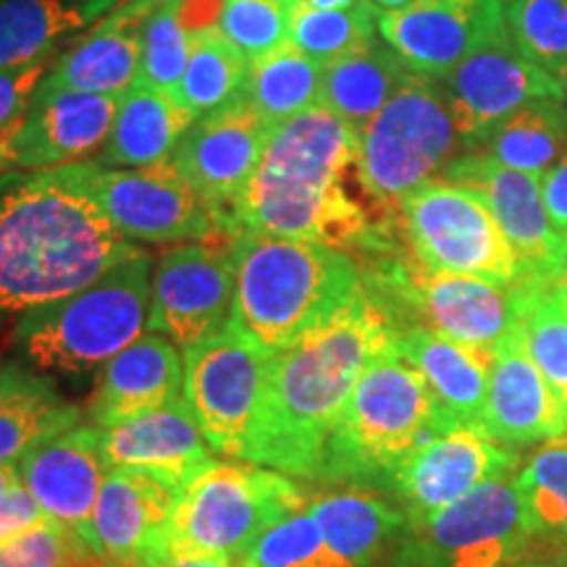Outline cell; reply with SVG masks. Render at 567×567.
<instances>
[{
    "instance_id": "6da1fadb",
    "label": "cell",
    "mask_w": 567,
    "mask_h": 567,
    "mask_svg": "<svg viewBox=\"0 0 567 567\" xmlns=\"http://www.w3.org/2000/svg\"><path fill=\"white\" fill-rule=\"evenodd\" d=\"M358 132L323 105L274 126L252 179L231 208V231H258L360 252H396L386 224H375L347 193Z\"/></svg>"
},
{
    "instance_id": "7a4b0ae2",
    "label": "cell",
    "mask_w": 567,
    "mask_h": 567,
    "mask_svg": "<svg viewBox=\"0 0 567 567\" xmlns=\"http://www.w3.org/2000/svg\"><path fill=\"white\" fill-rule=\"evenodd\" d=\"M394 344V329L365 287L300 339L271 352L264 410L247 463L316 481L326 442L365 365Z\"/></svg>"
},
{
    "instance_id": "3957f363",
    "label": "cell",
    "mask_w": 567,
    "mask_h": 567,
    "mask_svg": "<svg viewBox=\"0 0 567 567\" xmlns=\"http://www.w3.org/2000/svg\"><path fill=\"white\" fill-rule=\"evenodd\" d=\"M137 250L61 168L0 179V323L80 292Z\"/></svg>"
},
{
    "instance_id": "277c9868",
    "label": "cell",
    "mask_w": 567,
    "mask_h": 567,
    "mask_svg": "<svg viewBox=\"0 0 567 567\" xmlns=\"http://www.w3.org/2000/svg\"><path fill=\"white\" fill-rule=\"evenodd\" d=\"M237 287L231 326L279 352L363 292L350 252L316 243L239 231L231 239Z\"/></svg>"
},
{
    "instance_id": "5b68a950",
    "label": "cell",
    "mask_w": 567,
    "mask_h": 567,
    "mask_svg": "<svg viewBox=\"0 0 567 567\" xmlns=\"http://www.w3.org/2000/svg\"><path fill=\"white\" fill-rule=\"evenodd\" d=\"M423 375L392 347L365 365L326 442L316 484L384 488L417 446L455 429Z\"/></svg>"
},
{
    "instance_id": "8992f818",
    "label": "cell",
    "mask_w": 567,
    "mask_h": 567,
    "mask_svg": "<svg viewBox=\"0 0 567 567\" xmlns=\"http://www.w3.org/2000/svg\"><path fill=\"white\" fill-rule=\"evenodd\" d=\"M153 258L134 250L80 292L24 313L13 344L40 371L95 373L151 323Z\"/></svg>"
},
{
    "instance_id": "52a82bcc",
    "label": "cell",
    "mask_w": 567,
    "mask_h": 567,
    "mask_svg": "<svg viewBox=\"0 0 567 567\" xmlns=\"http://www.w3.org/2000/svg\"><path fill=\"white\" fill-rule=\"evenodd\" d=\"M457 151H465L452 122L442 82L410 71L392 101L358 134L354 179L384 213L425 182L439 179Z\"/></svg>"
},
{
    "instance_id": "ba28073f",
    "label": "cell",
    "mask_w": 567,
    "mask_h": 567,
    "mask_svg": "<svg viewBox=\"0 0 567 567\" xmlns=\"http://www.w3.org/2000/svg\"><path fill=\"white\" fill-rule=\"evenodd\" d=\"M308 505V494L271 467L216 463L205 467L176 502L166 557L237 559L279 517Z\"/></svg>"
},
{
    "instance_id": "9c48e42d",
    "label": "cell",
    "mask_w": 567,
    "mask_h": 567,
    "mask_svg": "<svg viewBox=\"0 0 567 567\" xmlns=\"http://www.w3.org/2000/svg\"><path fill=\"white\" fill-rule=\"evenodd\" d=\"M61 172L130 243L184 245L229 239L218 210L172 161L147 168H111L82 161L61 166Z\"/></svg>"
},
{
    "instance_id": "30bf717a",
    "label": "cell",
    "mask_w": 567,
    "mask_h": 567,
    "mask_svg": "<svg viewBox=\"0 0 567 567\" xmlns=\"http://www.w3.org/2000/svg\"><path fill=\"white\" fill-rule=\"evenodd\" d=\"M410 258L429 271L476 276L513 287L526 276L520 258L476 189L444 176L425 182L396 208Z\"/></svg>"
},
{
    "instance_id": "8fae6325",
    "label": "cell",
    "mask_w": 567,
    "mask_h": 567,
    "mask_svg": "<svg viewBox=\"0 0 567 567\" xmlns=\"http://www.w3.org/2000/svg\"><path fill=\"white\" fill-rule=\"evenodd\" d=\"M530 544L515 476H502L434 515L408 520L389 567H513Z\"/></svg>"
},
{
    "instance_id": "7c38bea8",
    "label": "cell",
    "mask_w": 567,
    "mask_h": 567,
    "mask_svg": "<svg viewBox=\"0 0 567 567\" xmlns=\"http://www.w3.org/2000/svg\"><path fill=\"white\" fill-rule=\"evenodd\" d=\"M268 371L271 352L231 323L184 350V400L218 455L250 457Z\"/></svg>"
},
{
    "instance_id": "4fadbf2b",
    "label": "cell",
    "mask_w": 567,
    "mask_h": 567,
    "mask_svg": "<svg viewBox=\"0 0 567 567\" xmlns=\"http://www.w3.org/2000/svg\"><path fill=\"white\" fill-rule=\"evenodd\" d=\"M237 266L229 245L184 243L161 252L153 266L147 331L168 337L184 352L231 321Z\"/></svg>"
},
{
    "instance_id": "5bb4252c",
    "label": "cell",
    "mask_w": 567,
    "mask_h": 567,
    "mask_svg": "<svg viewBox=\"0 0 567 567\" xmlns=\"http://www.w3.org/2000/svg\"><path fill=\"white\" fill-rule=\"evenodd\" d=\"M439 82L467 153L478 151L486 134L526 103L538 97H563L555 76L517 51L509 30L467 55Z\"/></svg>"
},
{
    "instance_id": "9a60e30c",
    "label": "cell",
    "mask_w": 567,
    "mask_h": 567,
    "mask_svg": "<svg viewBox=\"0 0 567 567\" xmlns=\"http://www.w3.org/2000/svg\"><path fill=\"white\" fill-rule=\"evenodd\" d=\"M507 32L502 0H413L379 13V34L415 74L442 80Z\"/></svg>"
},
{
    "instance_id": "2e32d148",
    "label": "cell",
    "mask_w": 567,
    "mask_h": 567,
    "mask_svg": "<svg viewBox=\"0 0 567 567\" xmlns=\"http://www.w3.org/2000/svg\"><path fill=\"white\" fill-rule=\"evenodd\" d=\"M515 452L476 425H455L425 442L394 471L386 492L400 499L408 520L455 505L492 478L513 476Z\"/></svg>"
},
{
    "instance_id": "e0dca14e",
    "label": "cell",
    "mask_w": 567,
    "mask_h": 567,
    "mask_svg": "<svg viewBox=\"0 0 567 567\" xmlns=\"http://www.w3.org/2000/svg\"><path fill=\"white\" fill-rule=\"evenodd\" d=\"M271 132L274 126H268L243 95L195 118L172 155L174 166L218 210L229 239H234L231 208L252 179Z\"/></svg>"
},
{
    "instance_id": "ac0fdd59",
    "label": "cell",
    "mask_w": 567,
    "mask_h": 567,
    "mask_svg": "<svg viewBox=\"0 0 567 567\" xmlns=\"http://www.w3.org/2000/svg\"><path fill=\"white\" fill-rule=\"evenodd\" d=\"M182 492L132 467H109L84 538L113 567H158Z\"/></svg>"
},
{
    "instance_id": "d6986e66",
    "label": "cell",
    "mask_w": 567,
    "mask_h": 567,
    "mask_svg": "<svg viewBox=\"0 0 567 567\" xmlns=\"http://www.w3.org/2000/svg\"><path fill=\"white\" fill-rule=\"evenodd\" d=\"M444 179L476 189L492 208L502 231L520 258L523 271L536 279H551L563 255V239L547 216L542 179L502 166L484 153H465L446 166Z\"/></svg>"
},
{
    "instance_id": "ffe728a7",
    "label": "cell",
    "mask_w": 567,
    "mask_h": 567,
    "mask_svg": "<svg viewBox=\"0 0 567 567\" xmlns=\"http://www.w3.org/2000/svg\"><path fill=\"white\" fill-rule=\"evenodd\" d=\"M19 476L42 513L84 536L109 476L101 431L76 423L48 436L19 460Z\"/></svg>"
},
{
    "instance_id": "44dd1931",
    "label": "cell",
    "mask_w": 567,
    "mask_h": 567,
    "mask_svg": "<svg viewBox=\"0 0 567 567\" xmlns=\"http://www.w3.org/2000/svg\"><path fill=\"white\" fill-rule=\"evenodd\" d=\"M116 109V95L53 90L40 82L13 140L17 166L48 172L82 163L87 155L103 151Z\"/></svg>"
},
{
    "instance_id": "7402d4cb",
    "label": "cell",
    "mask_w": 567,
    "mask_h": 567,
    "mask_svg": "<svg viewBox=\"0 0 567 567\" xmlns=\"http://www.w3.org/2000/svg\"><path fill=\"white\" fill-rule=\"evenodd\" d=\"M101 446L109 467L145 471L179 492L218 460L184 396L101 431Z\"/></svg>"
},
{
    "instance_id": "603a6c76",
    "label": "cell",
    "mask_w": 567,
    "mask_h": 567,
    "mask_svg": "<svg viewBox=\"0 0 567 567\" xmlns=\"http://www.w3.org/2000/svg\"><path fill=\"white\" fill-rule=\"evenodd\" d=\"M182 396L184 352L158 331H145L97 371L87 417L90 425L105 431L130 417L172 405Z\"/></svg>"
},
{
    "instance_id": "cb8c5ba5",
    "label": "cell",
    "mask_w": 567,
    "mask_h": 567,
    "mask_svg": "<svg viewBox=\"0 0 567 567\" xmlns=\"http://www.w3.org/2000/svg\"><path fill=\"white\" fill-rule=\"evenodd\" d=\"M481 431L502 444H534L567 436L565 410L515 329L492 352Z\"/></svg>"
},
{
    "instance_id": "d4e9b609",
    "label": "cell",
    "mask_w": 567,
    "mask_h": 567,
    "mask_svg": "<svg viewBox=\"0 0 567 567\" xmlns=\"http://www.w3.org/2000/svg\"><path fill=\"white\" fill-rule=\"evenodd\" d=\"M394 350L423 375V381L452 421L481 429L494 350L488 352L463 344L457 339L439 334L429 326L396 329Z\"/></svg>"
},
{
    "instance_id": "484cf974",
    "label": "cell",
    "mask_w": 567,
    "mask_h": 567,
    "mask_svg": "<svg viewBox=\"0 0 567 567\" xmlns=\"http://www.w3.org/2000/svg\"><path fill=\"white\" fill-rule=\"evenodd\" d=\"M308 509L331 551L347 567H375L392 555L408 515L371 488L344 486L308 494Z\"/></svg>"
},
{
    "instance_id": "4316f807",
    "label": "cell",
    "mask_w": 567,
    "mask_h": 567,
    "mask_svg": "<svg viewBox=\"0 0 567 567\" xmlns=\"http://www.w3.org/2000/svg\"><path fill=\"white\" fill-rule=\"evenodd\" d=\"M195 116L172 95L134 82L118 97L116 118L95 163L111 168H147L172 161Z\"/></svg>"
},
{
    "instance_id": "83f0119b",
    "label": "cell",
    "mask_w": 567,
    "mask_h": 567,
    "mask_svg": "<svg viewBox=\"0 0 567 567\" xmlns=\"http://www.w3.org/2000/svg\"><path fill=\"white\" fill-rule=\"evenodd\" d=\"M140 74V21L103 19L42 76L53 90L122 97Z\"/></svg>"
},
{
    "instance_id": "f1b7e54d",
    "label": "cell",
    "mask_w": 567,
    "mask_h": 567,
    "mask_svg": "<svg viewBox=\"0 0 567 567\" xmlns=\"http://www.w3.org/2000/svg\"><path fill=\"white\" fill-rule=\"evenodd\" d=\"M410 71L413 69H408L384 40H373L342 59L326 63L321 105L360 134L375 113L392 101Z\"/></svg>"
},
{
    "instance_id": "f546056e",
    "label": "cell",
    "mask_w": 567,
    "mask_h": 567,
    "mask_svg": "<svg viewBox=\"0 0 567 567\" xmlns=\"http://www.w3.org/2000/svg\"><path fill=\"white\" fill-rule=\"evenodd\" d=\"M76 423L80 408L63 400L51 381L21 365L0 368V465H19L32 446Z\"/></svg>"
},
{
    "instance_id": "4dcf8cb0",
    "label": "cell",
    "mask_w": 567,
    "mask_h": 567,
    "mask_svg": "<svg viewBox=\"0 0 567 567\" xmlns=\"http://www.w3.org/2000/svg\"><path fill=\"white\" fill-rule=\"evenodd\" d=\"M567 151V109L563 97H538L502 118L478 151L502 166L542 179Z\"/></svg>"
},
{
    "instance_id": "1f68e13d",
    "label": "cell",
    "mask_w": 567,
    "mask_h": 567,
    "mask_svg": "<svg viewBox=\"0 0 567 567\" xmlns=\"http://www.w3.org/2000/svg\"><path fill=\"white\" fill-rule=\"evenodd\" d=\"M515 331L530 354L559 408L567 415V300L565 292L547 279L523 276L513 284Z\"/></svg>"
},
{
    "instance_id": "d6a6232c",
    "label": "cell",
    "mask_w": 567,
    "mask_h": 567,
    "mask_svg": "<svg viewBox=\"0 0 567 567\" xmlns=\"http://www.w3.org/2000/svg\"><path fill=\"white\" fill-rule=\"evenodd\" d=\"M323 69L321 61L287 42L250 63L245 101L268 126H279L321 105Z\"/></svg>"
},
{
    "instance_id": "836d02e7",
    "label": "cell",
    "mask_w": 567,
    "mask_h": 567,
    "mask_svg": "<svg viewBox=\"0 0 567 567\" xmlns=\"http://www.w3.org/2000/svg\"><path fill=\"white\" fill-rule=\"evenodd\" d=\"M92 24L66 0H0V69L53 59L69 34Z\"/></svg>"
},
{
    "instance_id": "e575fe53",
    "label": "cell",
    "mask_w": 567,
    "mask_h": 567,
    "mask_svg": "<svg viewBox=\"0 0 567 567\" xmlns=\"http://www.w3.org/2000/svg\"><path fill=\"white\" fill-rule=\"evenodd\" d=\"M247 71L250 61L224 38L218 27L195 32L179 84V103L195 118L224 109L245 95Z\"/></svg>"
},
{
    "instance_id": "d590c367",
    "label": "cell",
    "mask_w": 567,
    "mask_h": 567,
    "mask_svg": "<svg viewBox=\"0 0 567 567\" xmlns=\"http://www.w3.org/2000/svg\"><path fill=\"white\" fill-rule=\"evenodd\" d=\"M515 486L528 534L567 549V436L542 446Z\"/></svg>"
},
{
    "instance_id": "8d00e7d4",
    "label": "cell",
    "mask_w": 567,
    "mask_h": 567,
    "mask_svg": "<svg viewBox=\"0 0 567 567\" xmlns=\"http://www.w3.org/2000/svg\"><path fill=\"white\" fill-rule=\"evenodd\" d=\"M287 9L289 42L323 66L375 40L379 11L371 0L352 9H316L305 0H292Z\"/></svg>"
},
{
    "instance_id": "74e56055",
    "label": "cell",
    "mask_w": 567,
    "mask_h": 567,
    "mask_svg": "<svg viewBox=\"0 0 567 567\" xmlns=\"http://www.w3.org/2000/svg\"><path fill=\"white\" fill-rule=\"evenodd\" d=\"M182 0H163L140 21V74L137 84L158 90L179 101V84L189 61L193 34L179 13Z\"/></svg>"
},
{
    "instance_id": "f35d334b",
    "label": "cell",
    "mask_w": 567,
    "mask_h": 567,
    "mask_svg": "<svg viewBox=\"0 0 567 567\" xmlns=\"http://www.w3.org/2000/svg\"><path fill=\"white\" fill-rule=\"evenodd\" d=\"M245 567H347L321 534L308 505L292 509L252 544Z\"/></svg>"
},
{
    "instance_id": "ab89813d",
    "label": "cell",
    "mask_w": 567,
    "mask_h": 567,
    "mask_svg": "<svg viewBox=\"0 0 567 567\" xmlns=\"http://www.w3.org/2000/svg\"><path fill=\"white\" fill-rule=\"evenodd\" d=\"M505 13L517 51L555 76L567 63V0H509Z\"/></svg>"
},
{
    "instance_id": "60d3db41",
    "label": "cell",
    "mask_w": 567,
    "mask_h": 567,
    "mask_svg": "<svg viewBox=\"0 0 567 567\" xmlns=\"http://www.w3.org/2000/svg\"><path fill=\"white\" fill-rule=\"evenodd\" d=\"M0 567H113L76 530L45 520L0 544Z\"/></svg>"
},
{
    "instance_id": "b9f144b4",
    "label": "cell",
    "mask_w": 567,
    "mask_h": 567,
    "mask_svg": "<svg viewBox=\"0 0 567 567\" xmlns=\"http://www.w3.org/2000/svg\"><path fill=\"white\" fill-rule=\"evenodd\" d=\"M218 30L247 61L289 42V9L281 0H226Z\"/></svg>"
},
{
    "instance_id": "7bdbcfd3",
    "label": "cell",
    "mask_w": 567,
    "mask_h": 567,
    "mask_svg": "<svg viewBox=\"0 0 567 567\" xmlns=\"http://www.w3.org/2000/svg\"><path fill=\"white\" fill-rule=\"evenodd\" d=\"M53 66V59H42L24 66L0 69V132L17 124L30 109L34 90Z\"/></svg>"
},
{
    "instance_id": "ee69618b",
    "label": "cell",
    "mask_w": 567,
    "mask_h": 567,
    "mask_svg": "<svg viewBox=\"0 0 567 567\" xmlns=\"http://www.w3.org/2000/svg\"><path fill=\"white\" fill-rule=\"evenodd\" d=\"M45 513L38 505V499L27 492L24 484L13 488L6 496H0V544L11 542L27 530L40 526L45 520Z\"/></svg>"
},
{
    "instance_id": "f6af8a7d",
    "label": "cell",
    "mask_w": 567,
    "mask_h": 567,
    "mask_svg": "<svg viewBox=\"0 0 567 567\" xmlns=\"http://www.w3.org/2000/svg\"><path fill=\"white\" fill-rule=\"evenodd\" d=\"M542 195L557 237L563 239V245H567V151L563 158L542 176Z\"/></svg>"
},
{
    "instance_id": "bcb514c9",
    "label": "cell",
    "mask_w": 567,
    "mask_h": 567,
    "mask_svg": "<svg viewBox=\"0 0 567 567\" xmlns=\"http://www.w3.org/2000/svg\"><path fill=\"white\" fill-rule=\"evenodd\" d=\"M19 122H21V118H19ZM19 122L6 126V130L0 132V179H6L11 168L17 166V151H13V140H17Z\"/></svg>"
},
{
    "instance_id": "7dc6e473",
    "label": "cell",
    "mask_w": 567,
    "mask_h": 567,
    "mask_svg": "<svg viewBox=\"0 0 567 567\" xmlns=\"http://www.w3.org/2000/svg\"><path fill=\"white\" fill-rule=\"evenodd\" d=\"M158 567H245L237 559L224 557H166Z\"/></svg>"
},
{
    "instance_id": "c3c4849f",
    "label": "cell",
    "mask_w": 567,
    "mask_h": 567,
    "mask_svg": "<svg viewBox=\"0 0 567 567\" xmlns=\"http://www.w3.org/2000/svg\"><path fill=\"white\" fill-rule=\"evenodd\" d=\"M163 0H130V3L122 6L111 13V17L124 19V21H142L153 9H158Z\"/></svg>"
},
{
    "instance_id": "681fc988",
    "label": "cell",
    "mask_w": 567,
    "mask_h": 567,
    "mask_svg": "<svg viewBox=\"0 0 567 567\" xmlns=\"http://www.w3.org/2000/svg\"><path fill=\"white\" fill-rule=\"evenodd\" d=\"M513 567H567V549L555 547L551 551H547V555L520 559V563H515Z\"/></svg>"
},
{
    "instance_id": "f907efd6",
    "label": "cell",
    "mask_w": 567,
    "mask_h": 567,
    "mask_svg": "<svg viewBox=\"0 0 567 567\" xmlns=\"http://www.w3.org/2000/svg\"><path fill=\"white\" fill-rule=\"evenodd\" d=\"M126 3H130V0H82L80 6H82V11L87 13L90 21H97V19H103L105 13H113Z\"/></svg>"
},
{
    "instance_id": "816d5d0a",
    "label": "cell",
    "mask_w": 567,
    "mask_h": 567,
    "mask_svg": "<svg viewBox=\"0 0 567 567\" xmlns=\"http://www.w3.org/2000/svg\"><path fill=\"white\" fill-rule=\"evenodd\" d=\"M17 486H21L19 465H0V496L13 492Z\"/></svg>"
},
{
    "instance_id": "f5cc1de1",
    "label": "cell",
    "mask_w": 567,
    "mask_h": 567,
    "mask_svg": "<svg viewBox=\"0 0 567 567\" xmlns=\"http://www.w3.org/2000/svg\"><path fill=\"white\" fill-rule=\"evenodd\" d=\"M549 281L567 295V245H563V255H559V264H557L555 274H551Z\"/></svg>"
},
{
    "instance_id": "db71d44e",
    "label": "cell",
    "mask_w": 567,
    "mask_h": 567,
    "mask_svg": "<svg viewBox=\"0 0 567 567\" xmlns=\"http://www.w3.org/2000/svg\"><path fill=\"white\" fill-rule=\"evenodd\" d=\"M308 6H316V9H352V6L368 3V0H305Z\"/></svg>"
},
{
    "instance_id": "11a10c76",
    "label": "cell",
    "mask_w": 567,
    "mask_h": 567,
    "mask_svg": "<svg viewBox=\"0 0 567 567\" xmlns=\"http://www.w3.org/2000/svg\"><path fill=\"white\" fill-rule=\"evenodd\" d=\"M373 9L379 13L384 11H396V9H405L408 3H413V0H371Z\"/></svg>"
},
{
    "instance_id": "9f6ffc18",
    "label": "cell",
    "mask_w": 567,
    "mask_h": 567,
    "mask_svg": "<svg viewBox=\"0 0 567 567\" xmlns=\"http://www.w3.org/2000/svg\"><path fill=\"white\" fill-rule=\"evenodd\" d=\"M555 80H557V84H559V92H563V103H567V63H565L563 69L557 71Z\"/></svg>"
},
{
    "instance_id": "6f0895ef",
    "label": "cell",
    "mask_w": 567,
    "mask_h": 567,
    "mask_svg": "<svg viewBox=\"0 0 567 567\" xmlns=\"http://www.w3.org/2000/svg\"><path fill=\"white\" fill-rule=\"evenodd\" d=\"M281 3H287V6H289V3H292V0H281Z\"/></svg>"
},
{
    "instance_id": "680465c9",
    "label": "cell",
    "mask_w": 567,
    "mask_h": 567,
    "mask_svg": "<svg viewBox=\"0 0 567 567\" xmlns=\"http://www.w3.org/2000/svg\"><path fill=\"white\" fill-rule=\"evenodd\" d=\"M134 567H145V565H134Z\"/></svg>"
},
{
    "instance_id": "91938a15",
    "label": "cell",
    "mask_w": 567,
    "mask_h": 567,
    "mask_svg": "<svg viewBox=\"0 0 567 567\" xmlns=\"http://www.w3.org/2000/svg\"><path fill=\"white\" fill-rule=\"evenodd\" d=\"M565 300H567V295H565Z\"/></svg>"
}]
</instances>
